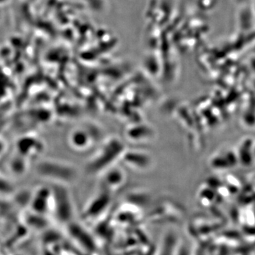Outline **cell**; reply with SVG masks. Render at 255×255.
Listing matches in <instances>:
<instances>
[{
  "instance_id": "cell-1",
  "label": "cell",
  "mask_w": 255,
  "mask_h": 255,
  "mask_svg": "<svg viewBox=\"0 0 255 255\" xmlns=\"http://www.w3.org/2000/svg\"><path fill=\"white\" fill-rule=\"evenodd\" d=\"M69 140L73 148L83 150L92 145L93 139L85 129L77 128L70 133Z\"/></svg>"
},
{
  "instance_id": "cell-2",
  "label": "cell",
  "mask_w": 255,
  "mask_h": 255,
  "mask_svg": "<svg viewBox=\"0 0 255 255\" xmlns=\"http://www.w3.org/2000/svg\"><path fill=\"white\" fill-rule=\"evenodd\" d=\"M106 171L105 182L109 189H119L125 182L126 175L123 169L119 167H109Z\"/></svg>"
}]
</instances>
